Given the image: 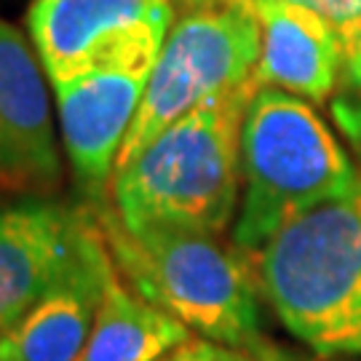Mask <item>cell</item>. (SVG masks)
Listing matches in <instances>:
<instances>
[{
	"label": "cell",
	"instance_id": "1",
	"mask_svg": "<svg viewBox=\"0 0 361 361\" xmlns=\"http://www.w3.org/2000/svg\"><path fill=\"white\" fill-rule=\"evenodd\" d=\"M118 276L193 335L259 361H286L262 329L259 281L252 257L219 235L145 225L129 231L110 204H97Z\"/></svg>",
	"mask_w": 361,
	"mask_h": 361
},
{
	"label": "cell",
	"instance_id": "2",
	"mask_svg": "<svg viewBox=\"0 0 361 361\" xmlns=\"http://www.w3.org/2000/svg\"><path fill=\"white\" fill-rule=\"evenodd\" d=\"M257 89L252 75L198 104L113 174L110 207L129 231L166 225L222 235L231 228L244 180L241 129Z\"/></svg>",
	"mask_w": 361,
	"mask_h": 361
},
{
	"label": "cell",
	"instance_id": "3",
	"mask_svg": "<svg viewBox=\"0 0 361 361\" xmlns=\"http://www.w3.org/2000/svg\"><path fill=\"white\" fill-rule=\"evenodd\" d=\"M259 292L322 359L361 356V190L292 217L255 255Z\"/></svg>",
	"mask_w": 361,
	"mask_h": 361
},
{
	"label": "cell",
	"instance_id": "4",
	"mask_svg": "<svg viewBox=\"0 0 361 361\" xmlns=\"http://www.w3.org/2000/svg\"><path fill=\"white\" fill-rule=\"evenodd\" d=\"M244 198L233 244L255 259L273 233L324 201L361 190V171L302 97L259 86L241 129Z\"/></svg>",
	"mask_w": 361,
	"mask_h": 361
},
{
	"label": "cell",
	"instance_id": "5",
	"mask_svg": "<svg viewBox=\"0 0 361 361\" xmlns=\"http://www.w3.org/2000/svg\"><path fill=\"white\" fill-rule=\"evenodd\" d=\"M262 51L259 22L228 3L193 8L180 16L155 59L142 104L118 153L126 169L147 145L198 104L244 86Z\"/></svg>",
	"mask_w": 361,
	"mask_h": 361
},
{
	"label": "cell",
	"instance_id": "6",
	"mask_svg": "<svg viewBox=\"0 0 361 361\" xmlns=\"http://www.w3.org/2000/svg\"><path fill=\"white\" fill-rule=\"evenodd\" d=\"M171 27V0H32L27 11L30 40L51 86L155 65Z\"/></svg>",
	"mask_w": 361,
	"mask_h": 361
},
{
	"label": "cell",
	"instance_id": "7",
	"mask_svg": "<svg viewBox=\"0 0 361 361\" xmlns=\"http://www.w3.org/2000/svg\"><path fill=\"white\" fill-rule=\"evenodd\" d=\"M104 244L97 207L40 195L0 204V332Z\"/></svg>",
	"mask_w": 361,
	"mask_h": 361
},
{
	"label": "cell",
	"instance_id": "8",
	"mask_svg": "<svg viewBox=\"0 0 361 361\" xmlns=\"http://www.w3.org/2000/svg\"><path fill=\"white\" fill-rule=\"evenodd\" d=\"M46 70L32 40L0 19V190L46 193L62 174Z\"/></svg>",
	"mask_w": 361,
	"mask_h": 361
},
{
	"label": "cell",
	"instance_id": "9",
	"mask_svg": "<svg viewBox=\"0 0 361 361\" xmlns=\"http://www.w3.org/2000/svg\"><path fill=\"white\" fill-rule=\"evenodd\" d=\"M155 65L118 67L56 83L59 134L78 188L102 204L116 174L118 153L142 104Z\"/></svg>",
	"mask_w": 361,
	"mask_h": 361
},
{
	"label": "cell",
	"instance_id": "10",
	"mask_svg": "<svg viewBox=\"0 0 361 361\" xmlns=\"http://www.w3.org/2000/svg\"><path fill=\"white\" fill-rule=\"evenodd\" d=\"M262 30V51L255 67L259 86L289 91L322 104L343 78V56L332 27L319 13L286 0H252L244 6Z\"/></svg>",
	"mask_w": 361,
	"mask_h": 361
},
{
	"label": "cell",
	"instance_id": "11",
	"mask_svg": "<svg viewBox=\"0 0 361 361\" xmlns=\"http://www.w3.org/2000/svg\"><path fill=\"white\" fill-rule=\"evenodd\" d=\"M116 276L118 268L104 244L19 322L0 332V361H78Z\"/></svg>",
	"mask_w": 361,
	"mask_h": 361
},
{
	"label": "cell",
	"instance_id": "12",
	"mask_svg": "<svg viewBox=\"0 0 361 361\" xmlns=\"http://www.w3.org/2000/svg\"><path fill=\"white\" fill-rule=\"evenodd\" d=\"M190 337L193 332L185 324L155 308L116 276L78 361H161Z\"/></svg>",
	"mask_w": 361,
	"mask_h": 361
},
{
	"label": "cell",
	"instance_id": "13",
	"mask_svg": "<svg viewBox=\"0 0 361 361\" xmlns=\"http://www.w3.org/2000/svg\"><path fill=\"white\" fill-rule=\"evenodd\" d=\"M222 3L244 8L252 0H222ZM286 3L319 13L332 27L340 43L345 89L361 94V0H286Z\"/></svg>",
	"mask_w": 361,
	"mask_h": 361
},
{
	"label": "cell",
	"instance_id": "14",
	"mask_svg": "<svg viewBox=\"0 0 361 361\" xmlns=\"http://www.w3.org/2000/svg\"><path fill=\"white\" fill-rule=\"evenodd\" d=\"M161 361H259V359L238 348H231V345H222V343L193 335L188 343H182L180 348L166 353Z\"/></svg>",
	"mask_w": 361,
	"mask_h": 361
},
{
	"label": "cell",
	"instance_id": "15",
	"mask_svg": "<svg viewBox=\"0 0 361 361\" xmlns=\"http://www.w3.org/2000/svg\"><path fill=\"white\" fill-rule=\"evenodd\" d=\"M332 118H335L337 129L343 131L345 142L359 158V171H361V94L356 91H340L332 99Z\"/></svg>",
	"mask_w": 361,
	"mask_h": 361
},
{
	"label": "cell",
	"instance_id": "16",
	"mask_svg": "<svg viewBox=\"0 0 361 361\" xmlns=\"http://www.w3.org/2000/svg\"><path fill=\"white\" fill-rule=\"evenodd\" d=\"M171 3H180L188 11H193V8H207V6H214V3H222V0H171Z\"/></svg>",
	"mask_w": 361,
	"mask_h": 361
},
{
	"label": "cell",
	"instance_id": "17",
	"mask_svg": "<svg viewBox=\"0 0 361 361\" xmlns=\"http://www.w3.org/2000/svg\"><path fill=\"white\" fill-rule=\"evenodd\" d=\"M322 361H332V359H322Z\"/></svg>",
	"mask_w": 361,
	"mask_h": 361
}]
</instances>
